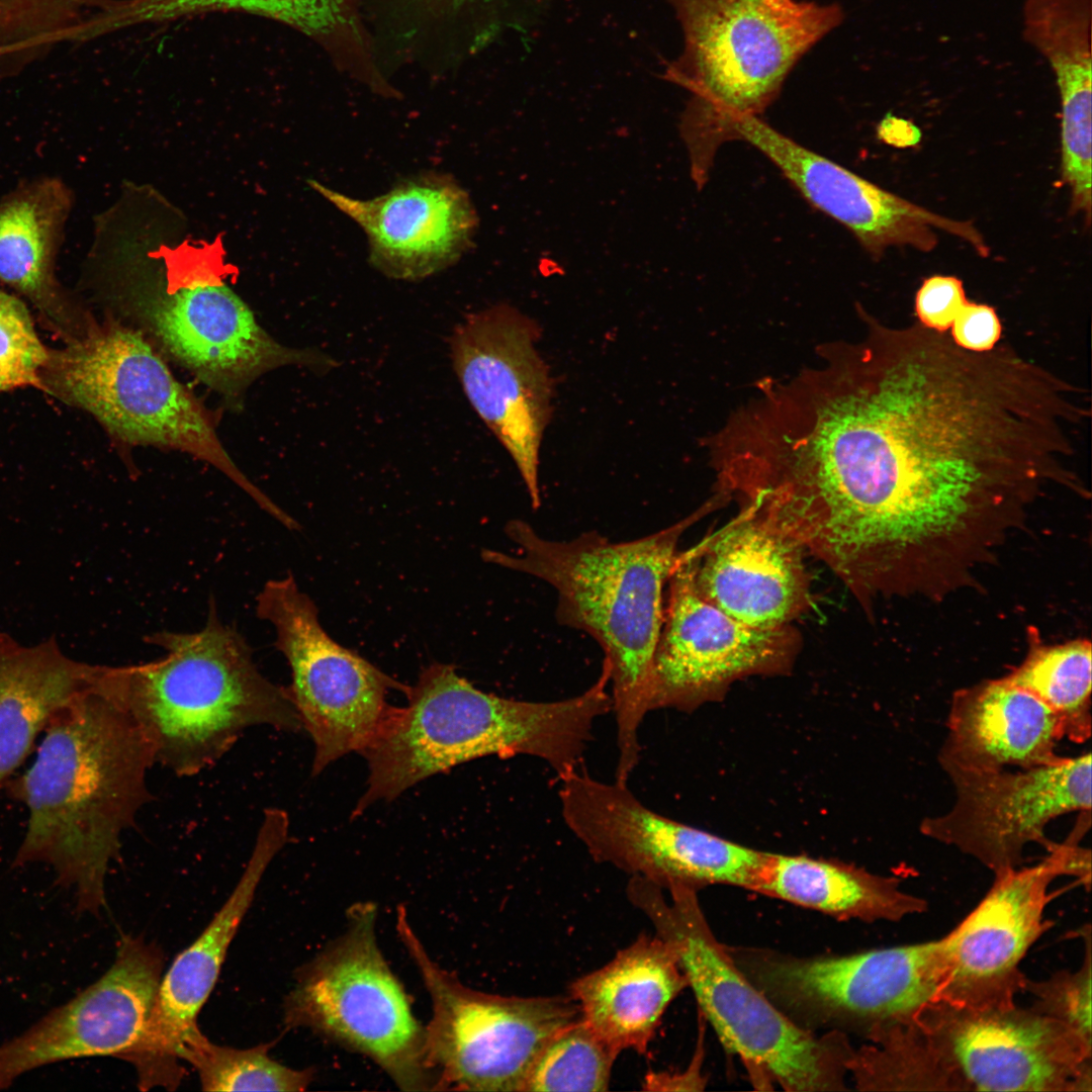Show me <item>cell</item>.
<instances>
[{"label": "cell", "instance_id": "6da1fadb", "mask_svg": "<svg viewBox=\"0 0 1092 1092\" xmlns=\"http://www.w3.org/2000/svg\"><path fill=\"white\" fill-rule=\"evenodd\" d=\"M1077 407L1054 372L921 325L866 324L837 345L795 441L814 533L877 599L976 582L1051 485L1065 486Z\"/></svg>", "mask_w": 1092, "mask_h": 1092}, {"label": "cell", "instance_id": "7a4b0ae2", "mask_svg": "<svg viewBox=\"0 0 1092 1092\" xmlns=\"http://www.w3.org/2000/svg\"><path fill=\"white\" fill-rule=\"evenodd\" d=\"M98 679L50 720L32 763L8 785L27 809L13 867L41 863L73 890L79 913L106 904L105 880L121 835L152 799L155 764L142 732Z\"/></svg>", "mask_w": 1092, "mask_h": 1092}, {"label": "cell", "instance_id": "3957f363", "mask_svg": "<svg viewBox=\"0 0 1092 1092\" xmlns=\"http://www.w3.org/2000/svg\"><path fill=\"white\" fill-rule=\"evenodd\" d=\"M715 500L655 533L619 542L597 531L552 540L513 519L505 533L516 551L484 552L487 561L550 584L558 624L585 632L601 646L610 668L618 782L627 783L639 762V730L650 712L652 659L679 540Z\"/></svg>", "mask_w": 1092, "mask_h": 1092}, {"label": "cell", "instance_id": "277c9868", "mask_svg": "<svg viewBox=\"0 0 1092 1092\" xmlns=\"http://www.w3.org/2000/svg\"><path fill=\"white\" fill-rule=\"evenodd\" d=\"M405 707H393L361 752L367 790L352 818L377 801H392L417 783L460 763L495 755H527L557 778L581 768L596 721L611 711L606 684L557 701H521L484 693L451 664L434 663L407 687Z\"/></svg>", "mask_w": 1092, "mask_h": 1092}, {"label": "cell", "instance_id": "5b68a950", "mask_svg": "<svg viewBox=\"0 0 1092 1092\" xmlns=\"http://www.w3.org/2000/svg\"><path fill=\"white\" fill-rule=\"evenodd\" d=\"M146 641L163 657L107 666L104 684L149 743L155 764L192 777L215 764L253 727L302 728L286 689L259 670L250 646L209 602L204 627Z\"/></svg>", "mask_w": 1092, "mask_h": 1092}, {"label": "cell", "instance_id": "8992f818", "mask_svg": "<svg viewBox=\"0 0 1092 1092\" xmlns=\"http://www.w3.org/2000/svg\"><path fill=\"white\" fill-rule=\"evenodd\" d=\"M220 244L161 246L156 264L135 260L101 276L107 314L139 330L166 359L241 411L250 386L284 366L324 372L338 365L314 349L285 346L224 281Z\"/></svg>", "mask_w": 1092, "mask_h": 1092}, {"label": "cell", "instance_id": "52a82bcc", "mask_svg": "<svg viewBox=\"0 0 1092 1092\" xmlns=\"http://www.w3.org/2000/svg\"><path fill=\"white\" fill-rule=\"evenodd\" d=\"M684 51L665 78L692 93L680 132L691 167L711 169L730 120L758 116L796 63L843 17L836 4L800 0H671Z\"/></svg>", "mask_w": 1092, "mask_h": 1092}, {"label": "cell", "instance_id": "ba28073f", "mask_svg": "<svg viewBox=\"0 0 1092 1092\" xmlns=\"http://www.w3.org/2000/svg\"><path fill=\"white\" fill-rule=\"evenodd\" d=\"M663 889L632 876L628 898L651 921L656 935L675 952L698 1005L725 1049L743 1063L760 1089L778 1084L789 1092L847 1090L853 1051L846 1034L818 1035L778 1008L740 970L718 941L697 891Z\"/></svg>", "mask_w": 1092, "mask_h": 1092}, {"label": "cell", "instance_id": "9c48e42d", "mask_svg": "<svg viewBox=\"0 0 1092 1092\" xmlns=\"http://www.w3.org/2000/svg\"><path fill=\"white\" fill-rule=\"evenodd\" d=\"M37 387L90 414L121 445L187 453L219 470L272 518L279 508L235 463L217 420L135 328L107 314L80 339L49 349Z\"/></svg>", "mask_w": 1092, "mask_h": 1092}, {"label": "cell", "instance_id": "30bf717a", "mask_svg": "<svg viewBox=\"0 0 1092 1092\" xmlns=\"http://www.w3.org/2000/svg\"><path fill=\"white\" fill-rule=\"evenodd\" d=\"M377 907H349L345 930L296 973L284 1022L304 1027L380 1067L404 1091H435L425 1026L376 939Z\"/></svg>", "mask_w": 1092, "mask_h": 1092}, {"label": "cell", "instance_id": "8fae6325", "mask_svg": "<svg viewBox=\"0 0 1092 1092\" xmlns=\"http://www.w3.org/2000/svg\"><path fill=\"white\" fill-rule=\"evenodd\" d=\"M396 932L430 994L425 1052L435 1090L524 1092L548 1041L580 1018L570 996L518 997L465 986L428 953L404 906Z\"/></svg>", "mask_w": 1092, "mask_h": 1092}, {"label": "cell", "instance_id": "7c38bea8", "mask_svg": "<svg viewBox=\"0 0 1092 1092\" xmlns=\"http://www.w3.org/2000/svg\"><path fill=\"white\" fill-rule=\"evenodd\" d=\"M749 980L800 1026L872 1039L938 998L939 940L841 956L729 948Z\"/></svg>", "mask_w": 1092, "mask_h": 1092}, {"label": "cell", "instance_id": "4fadbf2b", "mask_svg": "<svg viewBox=\"0 0 1092 1092\" xmlns=\"http://www.w3.org/2000/svg\"><path fill=\"white\" fill-rule=\"evenodd\" d=\"M561 815L590 856L663 890L728 885L754 891L767 852L667 818L628 788L580 768L558 778Z\"/></svg>", "mask_w": 1092, "mask_h": 1092}, {"label": "cell", "instance_id": "5bb4252c", "mask_svg": "<svg viewBox=\"0 0 1092 1092\" xmlns=\"http://www.w3.org/2000/svg\"><path fill=\"white\" fill-rule=\"evenodd\" d=\"M256 602L258 617L274 627L275 646L291 669L285 689L314 743L312 776L345 754L361 753L391 711L387 693H405L408 686L334 641L292 575L267 581Z\"/></svg>", "mask_w": 1092, "mask_h": 1092}, {"label": "cell", "instance_id": "9a60e30c", "mask_svg": "<svg viewBox=\"0 0 1092 1092\" xmlns=\"http://www.w3.org/2000/svg\"><path fill=\"white\" fill-rule=\"evenodd\" d=\"M1079 840L1071 833L1034 866L994 875L979 904L938 939L942 978L937 999L972 1008L1015 1003L1027 978L1019 966L1051 926L1044 919L1051 885L1072 876L1090 888L1091 852Z\"/></svg>", "mask_w": 1092, "mask_h": 1092}, {"label": "cell", "instance_id": "2e32d148", "mask_svg": "<svg viewBox=\"0 0 1092 1092\" xmlns=\"http://www.w3.org/2000/svg\"><path fill=\"white\" fill-rule=\"evenodd\" d=\"M916 1021L962 1091L1092 1090V1044L1030 1007L935 999Z\"/></svg>", "mask_w": 1092, "mask_h": 1092}, {"label": "cell", "instance_id": "e0dca14e", "mask_svg": "<svg viewBox=\"0 0 1092 1092\" xmlns=\"http://www.w3.org/2000/svg\"><path fill=\"white\" fill-rule=\"evenodd\" d=\"M663 621L655 646L649 709L691 712L721 699L737 679L787 671L800 639L788 625L747 626L696 590L685 551L667 581Z\"/></svg>", "mask_w": 1092, "mask_h": 1092}, {"label": "cell", "instance_id": "ac0fdd59", "mask_svg": "<svg viewBox=\"0 0 1092 1092\" xmlns=\"http://www.w3.org/2000/svg\"><path fill=\"white\" fill-rule=\"evenodd\" d=\"M954 802L944 814L922 819L920 833L953 846L994 875L1020 867L1030 843L1046 851L1051 821L1091 813V753L1059 763L1008 770L952 771Z\"/></svg>", "mask_w": 1092, "mask_h": 1092}, {"label": "cell", "instance_id": "d6986e66", "mask_svg": "<svg viewBox=\"0 0 1092 1092\" xmlns=\"http://www.w3.org/2000/svg\"><path fill=\"white\" fill-rule=\"evenodd\" d=\"M538 325L509 304L468 314L450 339L453 369L469 402L512 456L532 508L541 505L539 449L552 383L536 349Z\"/></svg>", "mask_w": 1092, "mask_h": 1092}, {"label": "cell", "instance_id": "ffe728a7", "mask_svg": "<svg viewBox=\"0 0 1092 1092\" xmlns=\"http://www.w3.org/2000/svg\"><path fill=\"white\" fill-rule=\"evenodd\" d=\"M743 141L765 156L816 209L840 222L879 259L889 247L930 252L934 229L968 242L982 257L989 248L974 224L942 216L889 192L781 133L759 116L727 122L720 144Z\"/></svg>", "mask_w": 1092, "mask_h": 1092}, {"label": "cell", "instance_id": "44dd1931", "mask_svg": "<svg viewBox=\"0 0 1092 1092\" xmlns=\"http://www.w3.org/2000/svg\"><path fill=\"white\" fill-rule=\"evenodd\" d=\"M161 949L121 937L111 967L70 1001L0 1043V1090L47 1065L90 1057L121 1059L141 1038L162 978Z\"/></svg>", "mask_w": 1092, "mask_h": 1092}, {"label": "cell", "instance_id": "7402d4cb", "mask_svg": "<svg viewBox=\"0 0 1092 1092\" xmlns=\"http://www.w3.org/2000/svg\"><path fill=\"white\" fill-rule=\"evenodd\" d=\"M288 830L284 810L264 811L251 856L231 896L161 978L145 1030L121 1058L133 1066L141 1090H175L183 1079L182 1042L197 1027V1015L215 986L231 941L265 871L287 842Z\"/></svg>", "mask_w": 1092, "mask_h": 1092}, {"label": "cell", "instance_id": "603a6c76", "mask_svg": "<svg viewBox=\"0 0 1092 1092\" xmlns=\"http://www.w3.org/2000/svg\"><path fill=\"white\" fill-rule=\"evenodd\" d=\"M308 183L362 228L372 265L394 279L420 280L453 265L468 251L477 229L468 193L447 174H418L364 200L315 180Z\"/></svg>", "mask_w": 1092, "mask_h": 1092}, {"label": "cell", "instance_id": "cb8c5ba5", "mask_svg": "<svg viewBox=\"0 0 1092 1092\" xmlns=\"http://www.w3.org/2000/svg\"><path fill=\"white\" fill-rule=\"evenodd\" d=\"M804 549L746 508L685 551L697 593L753 628L790 625L811 605Z\"/></svg>", "mask_w": 1092, "mask_h": 1092}, {"label": "cell", "instance_id": "d4e9b609", "mask_svg": "<svg viewBox=\"0 0 1092 1092\" xmlns=\"http://www.w3.org/2000/svg\"><path fill=\"white\" fill-rule=\"evenodd\" d=\"M938 763L946 772L1030 768L1061 762L1064 738L1056 714L1004 677L958 690L951 699Z\"/></svg>", "mask_w": 1092, "mask_h": 1092}, {"label": "cell", "instance_id": "484cf974", "mask_svg": "<svg viewBox=\"0 0 1092 1092\" xmlns=\"http://www.w3.org/2000/svg\"><path fill=\"white\" fill-rule=\"evenodd\" d=\"M72 201L56 178L26 182L0 201V281L27 298L65 343L83 337L97 320L56 275Z\"/></svg>", "mask_w": 1092, "mask_h": 1092}, {"label": "cell", "instance_id": "4316f807", "mask_svg": "<svg viewBox=\"0 0 1092 1092\" xmlns=\"http://www.w3.org/2000/svg\"><path fill=\"white\" fill-rule=\"evenodd\" d=\"M688 987L673 949L641 935L600 969L572 982L581 1018L617 1053L644 1054L673 999Z\"/></svg>", "mask_w": 1092, "mask_h": 1092}, {"label": "cell", "instance_id": "83f0119b", "mask_svg": "<svg viewBox=\"0 0 1092 1092\" xmlns=\"http://www.w3.org/2000/svg\"><path fill=\"white\" fill-rule=\"evenodd\" d=\"M102 668L68 657L55 639L27 646L0 632V787L52 717L91 687Z\"/></svg>", "mask_w": 1092, "mask_h": 1092}, {"label": "cell", "instance_id": "f1b7e54d", "mask_svg": "<svg viewBox=\"0 0 1092 1092\" xmlns=\"http://www.w3.org/2000/svg\"><path fill=\"white\" fill-rule=\"evenodd\" d=\"M755 892L832 917L897 922L923 913L927 902L897 878L827 858L767 852Z\"/></svg>", "mask_w": 1092, "mask_h": 1092}, {"label": "cell", "instance_id": "f546056e", "mask_svg": "<svg viewBox=\"0 0 1092 1092\" xmlns=\"http://www.w3.org/2000/svg\"><path fill=\"white\" fill-rule=\"evenodd\" d=\"M1091 656V643L1084 639L1035 646L1004 678L1048 706L1058 717L1064 737L1082 744L1092 733Z\"/></svg>", "mask_w": 1092, "mask_h": 1092}, {"label": "cell", "instance_id": "4dcf8cb0", "mask_svg": "<svg viewBox=\"0 0 1092 1092\" xmlns=\"http://www.w3.org/2000/svg\"><path fill=\"white\" fill-rule=\"evenodd\" d=\"M210 11L254 13L312 35L331 33L345 22V0H122L102 7L94 27L100 35Z\"/></svg>", "mask_w": 1092, "mask_h": 1092}, {"label": "cell", "instance_id": "1f68e13d", "mask_svg": "<svg viewBox=\"0 0 1092 1092\" xmlns=\"http://www.w3.org/2000/svg\"><path fill=\"white\" fill-rule=\"evenodd\" d=\"M853 1049L847 1071L862 1091H962L915 1020Z\"/></svg>", "mask_w": 1092, "mask_h": 1092}, {"label": "cell", "instance_id": "d6a6232c", "mask_svg": "<svg viewBox=\"0 0 1092 1092\" xmlns=\"http://www.w3.org/2000/svg\"><path fill=\"white\" fill-rule=\"evenodd\" d=\"M270 1043L240 1050L211 1042L193 1028L185 1037L179 1058L197 1072L204 1091H303L314 1078L313 1069L288 1068L268 1055Z\"/></svg>", "mask_w": 1092, "mask_h": 1092}, {"label": "cell", "instance_id": "836d02e7", "mask_svg": "<svg viewBox=\"0 0 1092 1092\" xmlns=\"http://www.w3.org/2000/svg\"><path fill=\"white\" fill-rule=\"evenodd\" d=\"M618 1055L580 1016L541 1051L524 1092H604Z\"/></svg>", "mask_w": 1092, "mask_h": 1092}, {"label": "cell", "instance_id": "e575fe53", "mask_svg": "<svg viewBox=\"0 0 1092 1092\" xmlns=\"http://www.w3.org/2000/svg\"><path fill=\"white\" fill-rule=\"evenodd\" d=\"M1081 936L1085 941V951L1082 964L1077 970H1061L1040 981L1026 978L1023 991L1033 997L1030 1008L1062 1023L1084 1041L1092 1044L1089 924L1081 930Z\"/></svg>", "mask_w": 1092, "mask_h": 1092}, {"label": "cell", "instance_id": "d590c367", "mask_svg": "<svg viewBox=\"0 0 1092 1092\" xmlns=\"http://www.w3.org/2000/svg\"><path fill=\"white\" fill-rule=\"evenodd\" d=\"M48 357L25 303L0 290V391L37 387Z\"/></svg>", "mask_w": 1092, "mask_h": 1092}, {"label": "cell", "instance_id": "8d00e7d4", "mask_svg": "<svg viewBox=\"0 0 1092 1092\" xmlns=\"http://www.w3.org/2000/svg\"><path fill=\"white\" fill-rule=\"evenodd\" d=\"M968 301L962 280L934 275L925 279L918 289L915 311L921 325L943 333L950 329Z\"/></svg>", "mask_w": 1092, "mask_h": 1092}, {"label": "cell", "instance_id": "74e56055", "mask_svg": "<svg viewBox=\"0 0 1092 1092\" xmlns=\"http://www.w3.org/2000/svg\"><path fill=\"white\" fill-rule=\"evenodd\" d=\"M950 337L962 348L985 352L993 349L1002 335L1001 322L995 309L986 304L968 301L956 316Z\"/></svg>", "mask_w": 1092, "mask_h": 1092}, {"label": "cell", "instance_id": "f35d334b", "mask_svg": "<svg viewBox=\"0 0 1092 1092\" xmlns=\"http://www.w3.org/2000/svg\"><path fill=\"white\" fill-rule=\"evenodd\" d=\"M701 1054L699 1048L690 1068L682 1073H649L644 1079V1088L655 1091L702 1090L705 1081L700 1074Z\"/></svg>", "mask_w": 1092, "mask_h": 1092}, {"label": "cell", "instance_id": "ab89813d", "mask_svg": "<svg viewBox=\"0 0 1092 1092\" xmlns=\"http://www.w3.org/2000/svg\"><path fill=\"white\" fill-rule=\"evenodd\" d=\"M877 133L887 145L900 149L915 147L922 138L920 128L912 121L892 113L886 114L879 122Z\"/></svg>", "mask_w": 1092, "mask_h": 1092}, {"label": "cell", "instance_id": "60d3db41", "mask_svg": "<svg viewBox=\"0 0 1092 1092\" xmlns=\"http://www.w3.org/2000/svg\"><path fill=\"white\" fill-rule=\"evenodd\" d=\"M448 1H451V2H460V1H462V0H448Z\"/></svg>", "mask_w": 1092, "mask_h": 1092}]
</instances>
